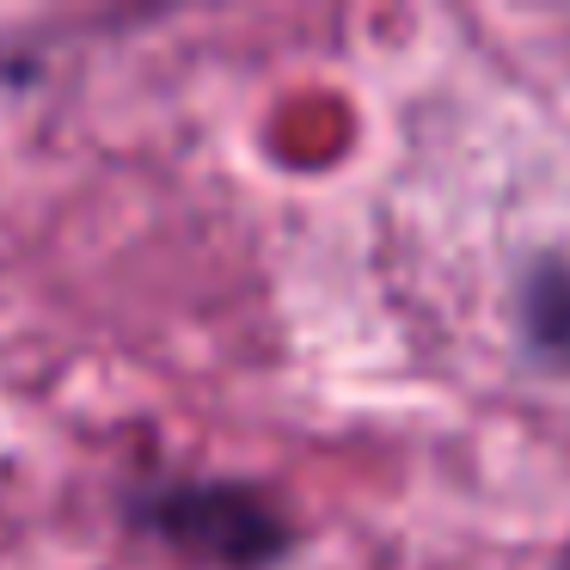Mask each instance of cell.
Returning <instances> with one entry per match:
<instances>
[{
	"instance_id": "obj_3",
	"label": "cell",
	"mask_w": 570,
	"mask_h": 570,
	"mask_svg": "<svg viewBox=\"0 0 570 570\" xmlns=\"http://www.w3.org/2000/svg\"><path fill=\"white\" fill-rule=\"evenodd\" d=\"M552 570H570V546H564V552H558V564Z\"/></svg>"
},
{
	"instance_id": "obj_2",
	"label": "cell",
	"mask_w": 570,
	"mask_h": 570,
	"mask_svg": "<svg viewBox=\"0 0 570 570\" xmlns=\"http://www.w3.org/2000/svg\"><path fill=\"white\" fill-rule=\"evenodd\" d=\"M521 337L528 356L570 368V264L564 258H540L521 276Z\"/></svg>"
},
{
	"instance_id": "obj_1",
	"label": "cell",
	"mask_w": 570,
	"mask_h": 570,
	"mask_svg": "<svg viewBox=\"0 0 570 570\" xmlns=\"http://www.w3.org/2000/svg\"><path fill=\"white\" fill-rule=\"evenodd\" d=\"M129 521L209 570H271L295 552V521L264 484L166 479L129 497Z\"/></svg>"
}]
</instances>
